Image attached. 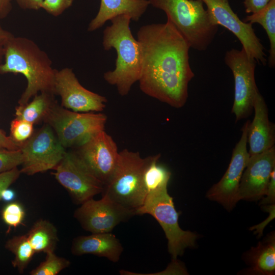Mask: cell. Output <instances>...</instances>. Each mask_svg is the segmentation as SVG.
I'll list each match as a JSON object with an SVG mask.
<instances>
[{
	"label": "cell",
	"mask_w": 275,
	"mask_h": 275,
	"mask_svg": "<svg viewBox=\"0 0 275 275\" xmlns=\"http://www.w3.org/2000/svg\"><path fill=\"white\" fill-rule=\"evenodd\" d=\"M33 126V124L17 118L12 121L9 137L20 149L34 133Z\"/></svg>",
	"instance_id": "obj_27"
},
{
	"label": "cell",
	"mask_w": 275,
	"mask_h": 275,
	"mask_svg": "<svg viewBox=\"0 0 275 275\" xmlns=\"http://www.w3.org/2000/svg\"><path fill=\"white\" fill-rule=\"evenodd\" d=\"M52 173L77 204L102 193L104 185L83 164L74 152H66Z\"/></svg>",
	"instance_id": "obj_13"
},
{
	"label": "cell",
	"mask_w": 275,
	"mask_h": 275,
	"mask_svg": "<svg viewBox=\"0 0 275 275\" xmlns=\"http://www.w3.org/2000/svg\"><path fill=\"white\" fill-rule=\"evenodd\" d=\"M224 61L230 69L234 79V99L232 113L236 121L246 118L252 113L257 95L260 93L255 78L257 61L250 58L244 49L228 50Z\"/></svg>",
	"instance_id": "obj_8"
},
{
	"label": "cell",
	"mask_w": 275,
	"mask_h": 275,
	"mask_svg": "<svg viewBox=\"0 0 275 275\" xmlns=\"http://www.w3.org/2000/svg\"><path fill=\"white\" fill-rule=\"evenodd\" d=\"M253 109L254 117L250 122L248 130L250 156L269 149L274 146L275 142L274 125L269 120L268 108L260 93L255 99Z\"/></svg>",
	"instance_id": "obj_17"
},
{
	"label": "cell",
	"mask_w": 275,
	"mask_h": 275,
	"mask_svg": "<svg viewBox=\"0 0 275 275\" xmlns=\"http://www.w3.org/2000/svg\"><path fill=\"white\" fill-rule=\"evenodd\" d=\"M135 214H150L158 222L168 240V252L173 260L182 256L186 248L195 246L198 236L180 227L179 213L167 187L148 193L143 205L135 210Z\"/></svg>",
	"instance_id": "obj_6"
},
{
	"label": "cell",
	"mask_w": 275,
	"mask_h": 275,
	"mask_svg": "<svg viewBox=\"0 0 275 275\" xmlns=\"http://www.w3.org/2000/svg\"><path fill=\"white\" fill-rule=\"evenodd\" d=\"M160 154L149 156L145 169L143 182L147 194L168 187L171 176V172L159 162Z\"/></svg>",
	"instance_id": "obj_24"
},
{
	"label": "cell",
	"mask_w": 275,
	"mask_h": 275,
	"mask_svg": "<svg viewBox=\"0 0 275 275\" xmlns=\"http://www.w3.org/2000/svg\"><path fill=\"white\" fill-rule=\"evenodd\" d=\"M20 150L23 161L20 171L28 175L54 169L66 152L52 128L46 123L34 132Z\"/></svg>",
	"instance_id": "obj_9"
},
{
	"label": "cell",
	"mask_w": 275,
	"mask_h": 275,
	"mask_svg": "<svg viewBox=\"0 0 275 275\" xmlns=\"http://www.w3.org/2000/svg\"><path fill=\"white\" fill-rule=\"evenodd\" d=\"M163 11L188 42L190 48L205 51L214 40L218 25L212 20L201 0H148Z\"/></svg>",
	"instance_id": "obj_4"
},
{
	"label": "cell",
	"mask_w": 275,
	"mask_h": 275,
	"mask_svg": "<svg viewBox=\"0 0 275 275\" xmlns=\"http://www.w3.org/2000/svg\"><path fill=\"white\" fill-rule=\"evenodd\" d=\"M26 235L35 253L54 252L58 241L56 228L44 219L37 221Z\"/></svg>",
	"instance_id": "obj_22"
},
{
	"label": "cell",
	"mask_w": 275,
	"mask_h": 275,
	"mask_svg": "<svg viewBox=\"0 0 275 275\" xmlns=\"http://www.w3.org/2000/svg\"><path fill=\"white\" fill-rule=\"evenodd\" d=\"M23 208L18 203L13 202L7 204L2 212L4 222L10 227H17L21 224L24 217Z\"/></svg>",
	"instance_id": "obj_29"
},
{
	"label": "cell",
	"mask_w": 275,
	"mask_h": 275,
	"mask_svg": "<svg viewBox=\"0 0 275 275\" xmlns=\"http://www.w3.org/2000/svg\"><path fill=\"white\" fill-rule=\"evenodd\" d=\"M5 247L14 255L12 262L13 267L23 273L35 253L26 235L13 237L7 241Z\"/></svg>",
	"instance_id": "obj_25"
},
{
	"label": "cell",
	"mask_w": 275,
	"mask_h": 275,
	"mask_svg": "<svg viewBox=\"0 0 275 275\" xmlns=\"http://www.w3.org/2000/svg\"><path fill=\"white\" fill-rule=\"evenodd\" d=\"M15 197V192L8 188L4 189L1 193V199L5 201H11L14 199Z\"/></svg>",
	"instance_id": "obj_39"
},
{
	"label": "cell",
	"mask_w": 275,
	"mask_h": 275,
	"mask_svg": "<svg viewBox=\"0 0 275 275\" xmlns=\"http://www.w3.org/2000/svg\"><path fill=\"white\" fill-rule=\"evenodd\" d=\"M22 161L20 149L10 150L0 146V174L17 168Z\"/></svg>",
	"instance_id": "obj_28"
},
{
	"label": "cell",
	"mask_w": 275,
	"mask_h": 275,
	"mask_svg": "<svg viewBox=\"0 0 275 275\" xmlns=\"http://www.w3.org/2000/svg\"><path fill=\"white\" fill-rule=\"evenodd\" d=\"M252 24H260L265 30L270 48L268 60V65L271 68L275 66V0H271L268 4L259 12L247 16L243 20Z\"/></svg>",
	"instance_id": "obj_23"
},
{
	"label": "cell",
	"mask_w": 275,
	"mask_h": 275,
	"mask_svg": "<svg viewBox=\"0 0 275 275\" xmlns=\"http://www.w3.org/2000/svg\"><path fill=\"white\" fill-rule=\"evenodd\" d=\"M24 9L38 10L41 9L43 0H15Z\"/></svg>",
	"instance_id": "obj_35"
},
{
	"label": "cell",
	"mask_w": 275,
	"mask_h": 275,
	"mask_svg": "<svg viewBox=\"0 0 275 275\" xmlns=\"http://www.w3.org/2000/svg\"><path fill=\"white\" fill-rule=\"evenodd\" d=\"M250 121L242 128V134L233 150L228 168L221 179L208 191L206 197L217 202L228 210H232L238 201V190L240 179L250 158L247 149L248 130Z\"/></svg>",
	"instance_id": "obj_14"
},
{
	"label": "cell",
	"mask_w": 275,
	"mask_h": 275,
	"mask_svg": "<svg viewBox=\"0 0 275 275\" xmlns=\"http://www.w3.org/2000/svg\"><path fill=\"white\" fill-rule=\"evenodd\" d=\"M107 119L101 112H74L57 103L44 122L53 129L65 148H75L104 130Z\"/></svg>",
	"instance_id": "obj_7"
},
{
	"label": "cell",
	"mask_w": 275,
	"mask_h": 275,
	"mask_svg": "<svg viewBox=\"0 0 275 275\" xmlns=\"http://www.w3.org/2000/svg\"><path fill=\"white\" fill-rule=\"evenodd\" d=\"M12 0H0V19L6 17L12 9Z\"/></svg>",
	"instance_id": "obj_38"
},
{
	"label": "cell",
	"mask_w": 275,
	"mask_h": 275,
	"mask_svg": "<svg viewBox=\"0 0 275 275\" xmlns=\"http://www.w3.org/2000/svg\"><path fill=\"white\" fill-rule=\"evenodd\" d=\"M54 96V94L48 92L38 94L31 101L23 105H18L16 107V118L33 124L44 121L57 104Z\"/></svg>",
	"instance_id": "obj_21"
},
{
	"label": "cell",
	"mask_w": 275,
	"mask_h": 275,
	"mask_svg": "<svg viewBox=\"0 0 275 275\" xmlns=\"http://www.w3.org/2000/svg\"><path fill=\"white\" fill-rule=\"evenodd\" d=\"M275 169V147L250 156L242 173L238 190V200L256 201L266 193L270 174Z\"/></svg>",
	"instance_id": "obj_16"
},
{
	"label": "cell",
	"mask_w": 275,
	"mask_h": 275,
	"mask_svg": "<svg viewBox=\"0 0 275 275\" xmlns=\"http://www.w3.org/2000/svg\"><path fill=\"white\" fill-rule=\"evenodd\" d=\"M1 20V19H0ZM13 35L3 28L0 23V65L4 60V49L8 39Z\"/></svg>",
	"instance_id": "obj_36"
},
{
	"label": "cell",
	"mask_w": 275,
	"mask_h": 275,
	"mask_svg": "<svg viewBox=\"0 0 275 275\" xmlns=\"http://www.w3.org/2000/svg\"><path fill=\"white\" fill-rule=\"evenodd\" d=\"M0 146L10 150L20 149V147L1 130H0Z\"/></svg>",
	"instance_id": "obj_37"
},
{
	"label": "cell",
	"mask_w": 275,
	"mask_h": 275,
	"mask_svg": "<svg viewBox=\"0 0 275 275\" xmlns=\"http://www.w3.org/2000/svg\"><path fill=\"white\" fill-rule=\"evenodd\" d=\"M213 22L226 28L241 43L248 56L266 65L264 47L256 35L252 24L241 20L231 7L228 0H201Z\"/></svg>",
	"instance_id": "obj_11"
},
{
	"label": "cell",
	"mask_w": 275,
	"mask_h": 275,
	"mask_svg": "<svg viewBox=\"0 0 275 275\" xmlns=\"http://www.w3.org/2000/svg\"><path fill=\"white\" fill-rule=\"evenodd\" d=\"M71 252L74 255L92 254L117 262L123 251L120 240L112 232L79 236L72 241Z\"/></svg>",
	"instance_id": "obj_18"
},
{
	"label": "cell",
	"mask_w": 275,
	"mask_h": 275,
	"mask_svg": "<svg viewBox=\"0 0 275 275\" xmlns=\"http://www.w3.org/2000/svg\"><path fill=\"white\" fill-rule=\"evenodd\" d=\"M131 20L127 15H118L110 20L111 24L103 32L104 49L114 48L117 52L115 69L105 72L103 78L115 86L122 96L127 95L133 85L139 80L142 70L140 46L132 34Z\"/></svg>",
	"instance_id": "obj_3"
},
{
	"label": "cell",
	"mask_w": 275,
	"mask_h": 275,
	"mask_svg": "<svg viewBox=\"0 0 275 275\" xmlns=\"http://www.w3.org/2000/svg\"><path fill=\"white\" fill-rule=\"evenodd\" d=\"M271 0H244L243 4L247 13L254 14L264 8Z\"/></svg>",
	"instance_id": "obj_34"
},
{
	"label": "cell",
	"mask_w": 275,
	"mask_h": 275,
	"mask_svg": "<svg viewBox=\"0 0 275 275\" xmlns=\"http://www.w3.org/2000/svg\"><path fill=\"white\" fill-rule=\"evenodd\" d=\"M46 254L45 260L30 272L31 275H56L70 264L69 260L57 256L54 252Z\"/></svg>",
	"instance_id": "obj_26"
},
{
	"label": "cell",
	"mask_w": 275,
	"mask_h": 275,
	"mask_svg": "<svg viewBox=\"0 0 275 275\" xmlns=\"http://www.w3.org/2000/svg\"><path fill=\"white\" fill-rule=\"evenodd\" d=\"M142 70L138 81L145 94L179 108L186 103L194 77L188 42L168 20L140 27L137 32Z\"/></svg>",
	"instance_id": "obj_1"
},
{
	"label": "cell",
	"mask_w": 275,
	"mask_h": 275,
	"mask_svg": "<svg viewBox=\"0 0 275 275\" xmlns=\"http://www.w3.org/2000/svg\"><path fill=\"white\" fill-rule=\"evenodd\" d=\"M74 0H43L41 9L49 14L58 16L71 7Z\"/></svg>",
	"instance_id": "obj_30"
},
{
	"label": "cell",
	"mask_w": 275,
	"mask_h": 275,
	"mask_svg": "<svg viewBox=\"0 0 275 275\" xmlns=\"http://www.w3.org/2000/svg\"><path fill=\"white\" fill-rule=\"evenodd\" d=\"M148 159L149 156L142 157L139 152L127 149L119 151L116 170L110 181L104 186L102 196L135 212L147 195L143 175Z\"/></svg>",
	"instance_id": "obj_5"
},
{
	"label": "cell",
	"mask_w": 275,
	"mask_h": 275,
	"mask_svg": "<svg viewBox=\"0 0 275 275\" xmlns=\"http://www.w3.org/2000/svg\"><path fill=\"white\" fill-rule=\"evenodd\" d=\"M74 212V216L82 228L92 233L112 232L120 223L136 215L135 212L102 196L89 199Z\"/></svg>",
	"instance_id": "obj_12"
},
{
	"label": "cell",
	"mask_w": 275,
	"mask_h": 275,
	"mask_svg": "<svg viewBox=\"0 0 275 275\" xmlns=\"http://www.w3.org/2000/svg\"><path fill=\"white\" fill-rule=\"evenodd\" d=\"M149 5L148 0H100L98 12L89 23L88 31H95L120 15H127L131 20L138 21Z\"/></svg>",
	"instance_id": "obj_19"
},
{
	"label": "cell",
	"mask_w": 275,
	"mask_h": 275,
	"mask_svg": "<svg viewBox=\"0 0 275 275\" xmlns=\"http://www.w3.org/2000/svg\"><path fill=\"white\" fill-rule=\"evenodd\" d=\"M264 210L269 212V216L261 223L255 225L251 227L250 230H254L255 233L257 234L258 237H260L263 232L265 227L271 221H272L275 216V204H272L267 205L264 207Z\"/></svg>",
	"instance_id": "obj_33"
},
{
	"label": "cell",
	"mask_w": 275,
	"mask_h": 275,
	"mask_svg": "<svg viewBox=\"0 0 275 275\" xmlns=\"http://www.w3.org/2000/svg\"><path fill=\"white\" fill-rule=\"evenodd\" d=\"M54 91L61 97L62 106L74 112H102L107 102L105 96L84 88L68 67L57 70Z\"/></svg>",
	"instance_id": "obj_15"
},
{
	"label": "cell",
	"mask_w": 275,
	"mask_h": 275,
	"mask_svg": "<svg viewBox=\"0 0 275 275\" xmlns=\"http://www.w3.org/2000/svg\"><path fill=\"white\" fill-rule=\"evenodd\" d=\"M20 174V171L17 167L0 174V200L3 190L8 188L19 177Z\"/></svg>",
	"instance_id": "obj_31"
},
{
	"label": "cell",
	"mask_w": 275,
	"mask_h": 275,
	"mask_svg": "<svg viewBox=\"0 0 275 275\" xmlns=\"http://www.w3.org/2000/svg\"><path fill=\"white\" fill-rule=\"evenodd\" d=\"M251 267L250 272L256 274L273 275L275 272V237L273 233L260 242L250 252Z\"/></svg>",
	"instance_id": "obj_20"
},
{
	"label": "cell",
	"mask_w": 275,
	"mask_h": 275,
	"mask_svg": "<svg viewBox=\"0 0 275 275\" xmlns=\"http://www.w3.org/2000/svg\"><path fill=\"white\" fill-rule=\"evenodd\" d=\"M56 72L47 54L31 39L13 35L7 41L0 73L21 74L26 78L27 85L19 105L26 104L41 92L55 95Z\"/></svg>",
	"instance_id": "obj_2"
},
{
	"label": "cell",
	"mask_w": 275,
	"mask_h": 275,
	"mask_svg": "<svg viewBox=\"0 0 275 275\" xmlns=\"http://www.w3.org/2000/svg\"><path fill=\"white\" fill-rule=\"evenodd\" d=\"M260 202L262 205L274 204L275 202V169L271 173L270 179L264 196Z\"/></svg>",
	"instance_id": "obj_32"
},
{
	"label": "cell",
	"mask_w": 275,
	"mask_h": 275,
	"mask_svg": "<svg viewBox=\"0 0 275 275\" xmlns=\"http://www.w3.org/2000/svg\"><path fill=\"white\" fill-rule=\"evenodd\" d=\"M75 149L74 153L86 168L104 186L106 185L114 174L119 160V151L113 138L103 130Z\"/></svg>",
	"instance_id": "obj_10"
}]
</instances>
